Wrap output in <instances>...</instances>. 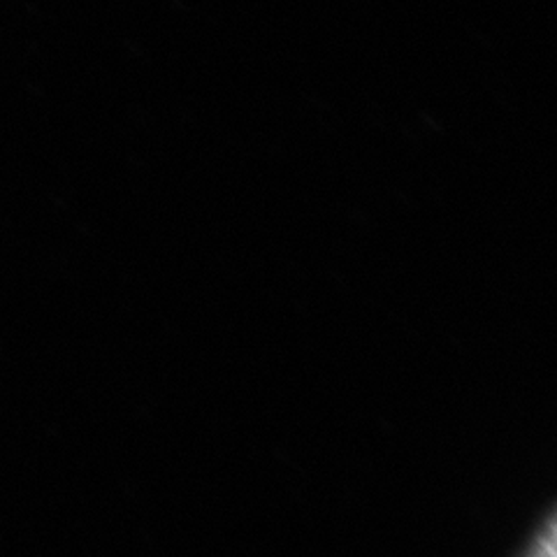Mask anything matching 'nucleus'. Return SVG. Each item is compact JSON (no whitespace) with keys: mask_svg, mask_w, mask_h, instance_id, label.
Returning <instances> with one entry per match:
<instances>
[{"mask_svg":"<svg viewBox=\"0 0 557 557\" xmlns=\"http://www.w3.org/2000/svg\"><path fill=\"white\" fill-rule=\"evenodd\" d=\"M555 516L548 513L544 528H539L520 557H555Z\"/></svg>","mask_w":557,"mask_h":557,"instance_id":"f257e3e1","label":"nucleus"}]
</instances>
